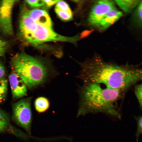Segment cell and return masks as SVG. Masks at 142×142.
I'll return each instance as SVG.
<instances>
[{
  "instance_id": "cell-1",
  "label": "cell",
  "mask_w": 142,
  "mask_h": 142,
  "mask_svg": "<svg viewBox=\"0 0 142 142\" xmlns=\"http://www.w3.org/2000/svg\"><path fill=\"white\" fill-rule=\"evenodd\" d=\"M79 64L80 70L78 77L83 84H103L106 87L123 92L142 80V69L107 63L98 58Z\"/></svg>"
},
{
  "instance_id": "cell-2",
  "label": "cell",
  "mask_w": 142,
  "mask_h": 142,
  "mask_svg": "<svg viewBox=\"0 0 142 142\" xmlns=\"http://www.w3.org/2000/svg\"><path fill=\"white\" fill-rule=\"evenodd\" d=\"M122 92L100 84H83L79 90V105L77 116L89 113L102 112L119 116L116 103Z\"/></svg>"
},
{
  "instance_id": "cell-3",
  "label": "cell",
  "mask_w": 142,
  "mask_h": 142,
  "mask_svg": "<svg viewBox=\"0 0 142 142\" xmlns=\"http://www.w3.org/2000/svg\"><path fill=\"white\" fill-rule=\"evenodd\" d=\"M11 64L13 71L29 89L44 84L57 74L50 63L24 52L16 54L11 59Z\"/></svg>"
},
{
  "instance_id": "cell-4",
  "label": "cell",
  "mask_w": 142,
  "mask_h": 142,
  "mask_svg": "<svg viewBox=\"0 0 142 142\" xmlns=\"http://www.w3.org/2000/svg\"><path fill=\"white\" fill-rule=\"evenodd\" d=\"M31 97L20 99L12 105V119L23 128L29 135H31L32 115L31 108Z\"/></svg>"
},
{
  "instance_id": "cell-5",
  "label": "cell",
  "mask_w": 142,
  "mask_h": 142,
  "mask_svg": "<svg viewBox=\"0 0 142 142\" xmlns=\"http://www.w3.org/2000/svg\"><path fill=\"white\" fill-rule=\"evenodd\" d=\"M37 29L24 40L31 44H37L49 41L73 42L75 38L60 35L50 28L38 24Z\"/></svg>"
},
{
  "instance_id": "cell-6",
  "label": "cell",
  "mask_w": 142,
  "mask_h": 142,
  "mask_svg": "<svg viewBox=\"0 0 142 142\" xmlns=\"http://www.w3.org/2000/svg\"><path fill=\"white\" fill-rule=\"evenodd\" d=\"M17 1L4 0L0 2V32L4 36H10L13 33L12 13Z\"/></svg>"
},
{
  "instance_id": "cell-7",
  "label": "cell",
  "mask_w": 142,
  "mask_h": 142,
  "mask_svg": "<svg viewBox=\"0 0 142 142\" xmlns=\"http://www.w3.org/2000/svg\"><path fill=\"white\" fill-rule=\"evenodd\" d=\"M115 8L111 0H100L96 2L91 9L88 21L91 25L99 27L102 19L109 11Z\"/></svg>"
},
{
  "instance_id": "cell-8",
  "label": "cell",
  "mask_w": 142,
  "mask_h": 142,
  "mask_svg": "<svg viewBox=\"0 0 142 142\" xmlns=\"http://www.w3.org/2000/svg\"><path fill=\"white\" fill-rule=\"evenodd\" d=\"M5 133L12 134L23 139H28L30 138L29 135L25 134L12 125L9 114L0 109V133Z\"/></svg>"
},
{
  "instance_id": "cell-9",
  "label": "cell",
  "mask_w": 142,
  "mask_h": 142,
  "mask_svg": "<svg viewBox=\"0 0 142 142\" xmlns=\"http://www.w3.org/2000/svg\"><path fill=\"white\" fill-rule=\"evenodd\" d=\"M19 23V34L24 40L37 28L38 24L28 15L27 11L21 12Z\"/></svg>"
},
{
  "instance_id": "cell-10",
  "label": "cell",
  "mask_w": 142,
  "mask_h": 142,
  "mask_svg": "<svg viewBox=\"0 0 142 142\" xmlns=\"http://www.w3.org/2000/svg\"><path fill=\"white\" fill-rule=\"evenodd\" d=\"M9 82L12 97L17 100L25 96L27 94V87L21 78L13 71L10 74Z\"/></svg>"
},
{
  "instance_id": "cell-11",
  "label": "cell",
  "mask_w": 142,
  "mask_h": 142,
  "mask_svg": "<svg viewBox=\"0 0 142 142\" xmlns=\"http://www.w3.org/2000/svg\"><path fill=\"white\" fill-rule=\"evenodd\" d=\"M123 15L122 12L115 8L106 14L101 21L99 27L101 29H104L118 20Z\"/></svg>"
},
{
  "instance_id": "cell-12",
  "label": "cell",
  "mask_w": 142,
  "mask_h": 142,
  "mask_svg": "<svg viewBox=\"0 0 142 142\" xmlns=\"http://www.w3.org/2000/svg\"><path fill=\"white\" fill-rule=\"evenodd\" d=\"M131 20L135 28L142 32V0H141L132 15Z\"/></svg>"
},
{
  "instance_id": "cell-13",
  "label": "cell",
  "mask_w": 142,
  "mask_h": 142,
  "mask_svg": "<svg viewBox=\"0 0 142 142\" xmlns=\"http://www.w3.org/2000/svg\"><path fill=\"white\" fill-rule=\"evenodd\" d=\"M141 0H116V3L126 13L131 12L138 6Z\"/></svg>"
},
{
  "instance_id": "cell-14",
  "label": "cell",
  "mask_w": 142,
  "mask_h": 142,
  "mask_svg": "<svg viewBox=\"0 0 142 142\" xmlns=\"http://www.w3.org/2000/svg\"><path fill=\"white\" fill-rule=\"evenodd\" d=\"M34 106L36 110L38 112L43 113L49 109L50 103L47 98L41 97L36 99L34 103Z\"/></svg>"
},
{
  "instance_id": "cell-15",
  "label": "cell",
  "mask_w": 142,
  "mask_h": 142,
  "mask_svg": "<svg viewBox=\"0 0 142 142\" xmlns=\"http://www.w3.org/2000/svg\"><path fill=\"white\" fill-rule=\"evenodd\" d=\"M8 81L4 78L0 79V103L5 101L7 93Z\"/></svg>"
},
{
  "instance_id": "cell-16",
  "label": "cell",
  "mask_w": 142,
  "mask_h": 142,
  "mask_svg": "<svg viewBox=\"0 0 142 142\" xmlns=\"http://www.w3.org/2000/svg\"><path fill=\"white\" fill-rule=\"evenodd\" d=\"M55 11L58 17L64 21H68L71 20L73 17L72 12L63 11L55 8Z\"/></svg>"
},
{
  "instance_id": "cell-17",
  "label": "cell",
  "mask_w": 142,
  "mask_h": 142,
  "mask_svg": "<svg viewBox=\"0 0 142 142\" xmlns=\"http://www.w3.org/2000/svg\"><path fill=\"white\" fill-rule=\"evenodd\" d=\"M135 93L140 105L142 107V82L135 87Z\"/></svg>"
},
{
  "instance_id": "cell-18",
  "label": "cell",
  "mask_w": 142,
  "mask_h": 142,
  "mask_svg": "<svg viewBox=\"0 0 142 142\" xmlns=\"http://www.w3.org/2000/svg\"><path fill=\"white\" fill-rule=\"evenodd\" d=\"M55 8L63 11L72 12L68 5L63 1L59 0L57 3Z\"/></svg>"
},
{
  "instance_id": "cell-19",
  "label": "cell",
  "mask_w": 142,
  "mask_h": 142,
  "mask_svg": "<svg viewBox=\"0 0 142 142\" xmlns=\"http://www.w3.org/2000/svg\"><path fill=\"white\" fill-rule=\"evenodd\" d=\"M8 46L7 42L0 39V57L4 55L8 48Z\"/></svg>"
},
{
  "instance_id": "cell-20",
  "label": "cell",
  "mask_w": 142,
  "mask_h": 142,
  "mask_svg": "<svg viewBox=\"0 0 142 142\" xmlns=\"http://www.w3.org/2000/svg\"><path fill=\"white\" fill-rule=\"evenodd\" d=\"M26 1L30 6L33 7L42 6L45 4L44 0H26Z\"/></svg>"
},
{
  "instance_id": "cell-21",
  "label": "cell",
  "mask_w": 142,
  "mask_h": 142,
  "mask_svg": "<svg viewBox=\"0 0 142 142\" xmlns=\"http://www.w3.org/2000/svg\"><path fill=\"white\" fill-rule=\"evenodd\" d=\"M142 134V116L140 118L138 122V127L136 133L137 136Z\"/></svg>"
},
{
  "instance_id": "cell-22",
  "label": "cell",
  "mask_w": 142,
  "mask_h": 142,
  "mask_svg": "<svg viewBox=\"0 0 142 142\" xmlns=\"http://www.w3.org/2000/svg\"><path fill=\"white\" fill-rule=\"evenodd\" d=\"M5 75V70L2 64L0 62V79L4 78Z\"/></svg>"
},
{
  "instance_id": "cell-23",
  "label": "cell",
  "mask_w": 142,
  "mask_h": 142,
  "mask_svg": "<svg viewBox=\"0 0 142 142\" xmlns=\"http://www.w3.org/2000/svg\"><path fill=\"white\" fill-rule=\"evenodd\" d=\"M45 4L49 6H52L55 3H57L59 0H44Z\"/></svg>"
}]
</instances>
